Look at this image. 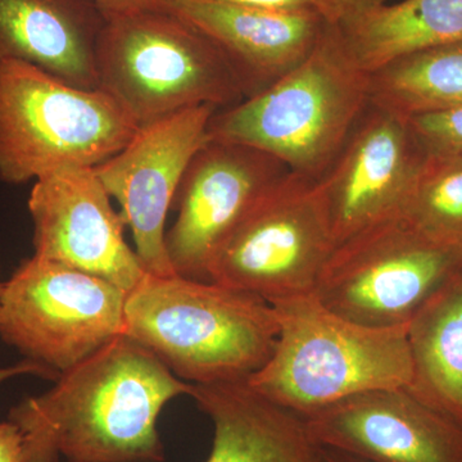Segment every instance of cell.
<instances>
[{
	"mask_svg": "<svg viewBox=\"0 0 462 462\" xmlns=\"http://www.w3.org/2000/svg\"><path fill=\"white\" fill-rule=\"evenodd\" d=\"M193 384L173 375L127 336H120L8 419L23 430L32 462H165L157 422L170 401Z\"/></svg>",
	"mask_w": 462,
	"mask_h": 462,
	"instance_id": "obj_1",
	"label": "cell"
},
{
	"mask_svg": "<svg viewBox=\"0 0 462 462\" xmlns=\"http://www.w3.org/2000/svg\"><path fill=\"white\" fill-rule=\"evenodd\" d=\"M124 336L190 384L243 382L272 357L275 310L254 294L184 276L147 275L127 293Z\"/></svg>",
	"mask_w": 462,
	"mask_h": 462,
	"instance_id": "obj_2",
	"label": "cell"
},
{
	"mask_svg": "<svg viewBox=\"0 0 462 462\" xmlns=\"http://www.w3.org/2000/svg\"><path fill=\"white\" fill-rule=\"evenodd\" d=\"M272 306L278 342L247 383L273 402L305 418L356 394L411 383L407 325L367 327L330 311L315 294Z\"/></svg>",
	"mask_w": 462,
	"mask_h": 462,
	"instance_id": "obj_3",
	"label": "cell"
},
{
	"mask_svg": "<svg viewBox=\"0 0 462 462\" xmlns=\"http://www.w3.org/2000/svg\"><path fill=\"white\" fill-rule=\"evenodd\" d=\"M369 102V75L352 62L331 21L297 69L256 96L215 111L208 135L260 149L291 172L318 180Z\"/></svg>",
	"mask_w": 462,
	"mask_h": 462,
	"instance_id": "obj_4",
	"label": "cell"
},
{
	"mask_svg": "<svg viewBox=\"0 0 462 462\" xmlns=\"http://www.w3.org/2000/svg\"><path fill=\"white\" fill-rule=\"evenodd\" d=\"M98 89L141 127L199 107L245 99L220 48L163 7L108 16L97 48Z\"/></svg>",
	"mask_w": 462,
	"mask_h": 462,
	"instance_id": "obj_5",
	"label": "cell"
},
{
	"mask_svg": "<svg viewBox=\"0 0 462 462\" xmlns=\"http://www.w3.org/2000/svg\"><path fill=\"white\" fill-rule=\"evenodd\" d=\"M138 126L108 94L38 67L0 60V180L36 181L65 167H97Z\"/></svg>",
	"mask_w": 462,
	"mask_h": 462,
	"instance_id": "obj_6",
	"label": "cell"
},
{
	"mask_svg": "<svg viewBox=\"0 0 462 462\" xmlns=\"http://www.w3.org/2000/svg\"><path fill=\"white\" fill-rule=\"evenodd\" d=\"M336 247L315 179L288 172L216 252L208 281L270 305L314 294Z\"/></svg>",
	"mask_w": 462,
	"mask_h": 462,
	"instance_id": "obj_7",
	"label": "cell"
},
{
	"mask_svg": "<svg viewBox=\"0 0 462 462\" xmlns=\"http://www.w3.org/2000/svg\"><path fill=\"white\" fill-rule=\"evenodd\" d=\"M126 298L105 279L33 254L3 282L0 338L60 376L124 336Z\"/></svg>",
	"mask_w": 462,
	"mask_h": 462,
	"instance_id": "obj_8",
	"label": "cell"
},
{
	"mask_svg": "<svg viewBox=\"0 0 462 462\" xmlns=\"http://www.w3.org/2000/svg\"><path fill=\"white\" fill-rule=\"evenodd\" d=\"M461 264L462 248L430 242L398 214L337 245L314 294L348 320L404 327Z\"/></svg>",
	"mask_w": 462,
	"mask_h": 462,
	"instance_id": "obj_9",
	"label": "cell"
},
{
	"mask_svg": "<svg viewBox=\"0 0 462 462\" xmlns=\"http://www.w3.org/2000/svg\"><path fill=\"white\" fill-rule=\"evenodd\" d=\"M288 172L282 161L260 149L209 139L191 158L173 199L178 215L165 234L173 272L209 282L217 249Z\"/></svg>",
	"mask_w": 462,
	"mask_h": 462,
	"instance_id": "obj_10",
	"label": "cell"
},
{
	"mask_svg": "<svg viewBox=\"0 0 462 462\" xmlns=\"http://www.w3.org/2000/svg\"><path fill=\"white\" fill-rule=\"evenodd\" d=\"M215 111L199 106L138 127L118 153L94 167L120 205L148 275H175L166 251V218L191 158L209 141Z\"/></svg>",
	"mask_w": 462,
	"mask_h": 462,
	"instance_id": "obj_11",
	"label": "cell"
},
{
	"mask_svg": "<svg viewBox=\"0 0 462 462\" xmlns=\"http://www.w3.org/2000/svg\"><path fill=\"white\" fill-rule=\"evenodd\" d=\"M111 199L94 167H65L33 181L27 203L33 254L130 293L148 273L125 240L126 223Z\"/></svg>",
	"mask_w": 462,
	"mask_h": 462,
	"instance_id": "obj_12",
	"label": "cell"
},
{
	"mask_svg": "<svg viewBox=\"0 0 462 462\" xmlns=\"http://www.w3.org/2000/svg\"><path fill=\"white\" fill-rule=\"evenodd\" d=\"M425 158L409 118L369 102L316 180L336 245L400 214Z\"/></svg>",
	"mask_w": 462,
	"mask_h": 462,
	"instance_id": "obj_13",
	"label": "cell"
},
{
	"mask_svg": "<svg viewBox=\"0 0 462 462\" xmlns=\"http://www.w3.org/2000/svg\"><path fill=\"white\" fill-rule=\"evenodd\" d=\"M322 448L364 462H462V424L407 388H382L305 416Z\"/></svg>",
	"mask_w": 462,
	"mask_h": 462,
	"instance_id": "obj_14",
	"label": "cell"
},
{
	"mask_svg": "<svg viewBox=\"0 0 462 462\" xmlns=\"http://www.w3.org/2000/svg\"><path fill=\"white\" fill-rule=\"evenodd\" d=\"M160 7L187 20L220 48L245 99L305 62L331 23L316 11L245 7L209 0H160Z\"/></svg>",
	"mask_w": 462,
	"mask_h": 462,
	"instance_id": "obj_15",
	"label": "cell"
},
{
	"mask_svg": "<svg viewBox=\"0 0 462 462\" xmlns=\"http://www.w3.org/2000/svg\"><path fill=\"white\" fill-rule=\"evenodd\" d=\"M106 21L96 0H0V60L98 89L97 48Z\"/></svg>",
	"mask_w": 462,
	"mask_h": 462,
	"instance_id": "obj_16",
	"label": "cell"
},
{
	"mask_svg": "<svg viewBox=\"0 0 462 462\" xmlns=\"http://www.w3.org/2000/svg\"><path fill=\"white\" fill-rule=\"evenodd\" d=\"M190 397L211 419L206 462H324V448L305 419L243 382L193 384Z\"/></svg>",
	"mask_w": 462,
	"mask_h": 462,
	"instance_id": "obj_17",
	"label": "cell"
},
{
	"mask_svg": "<svg viewBox=\"0 0 462 462\" xmlns=\"http://www.w3.org/2000/svg\"><path fill=\"white\" fill-rule=\"evenodd\" d=\"M336 26L352 62L372 74L398 58L462 42V0H403Z\"/></svg>",
	"mask_w": 462,
	"mask_h": 462,
	"instance_id": "obj_18",
	"label": "cell"
},
{
	"mask_svg": "<svg viewBox=\"0 0 462 462\" xmlns=\"http://www.w3.org/2000/svg\"><path fill=\"white\" fill-rule=\"evenodd\" d=\"M410 392L462 424V264L407 324Z\"/></svg>",
	"mask_w": 462,
	"mask_h": 462,
	"instance_id": "obj_19",
	"label": "cell"
},
{
	"mask_svg": "<svg viewBox=\"0 0 462 462\" xmlns=\"http://www.w3.org/2000/svg\"><path fill=\"white\" fill-rule=\"evenodd\" d=\"M369 75V100L406 118L462 107V42L380 67Z\"/></svg>",
	"mask_w": 462,
	"mask_h": 462,
	"instance_id": "obj_20",
	"label": "cell"
},
{
	"mask_svg": "<svg viewBox=\"0 0 462 462\" xmlns=\"http://www.w3.org/2000/svg\"><path fill=\"white\" fill-rule=\"evenodd\" d=\"M400 215L430 242L462 248V156L427 154Z\"/></svg>",
	"mask_w": 462,
	"mask_h": 462,
	"instance_id": "obj_21",
	"label": "cell"
},
{
	"mask_svg": "<svg viewBox=\"0 0 462 462\" xmlns=\"http://www.w3.org/2000/svg\"><path fill=\"white\" fill-rule=\"evenodd\" d=\"M425 153L462 156V107L409 118Z\"/></svg>",
	"mask_w": 462,
	"mask_h": 462,
	"instance_id": "obj_22",
	"label": "cell"
},
{
	"mask_svg": "<svg viewBox=\"0 0 462 462\" xmlns=\"http://www.w3.org/2000/svg\"><path fill=\"white\" fill-rule=\"evenodd\" d=\"M209 2L227 3L245 7L282 9V11H316L325 14L336 23V14L327 0H209Z\"/></svg>",
	"mask_w": 462,
	"mask_h": 462,
	"instance_id": "obj_23",
	"label": "cell"
},
{
	"mask_svg": "<svg viewBox=\"0 0 462 462\" xmlns=\"http://www.w3.org/2000/svg\"><path fill=\"white\" fill-rule=\"evenodd\" d=\"M0 462H32L25 436L14 421H0Z\"/></svg>",
	"mask_w": 462,
	"mask_h": 462,
	"instance_id": "obj_24",
	"label": "cell"
},
{
	"mask_svg": "<svg viewBox=\"0 0 462 462\" xmlns=\"http://www.w3.org/2000/svg\"><path fill=\"white\" fill-rule=\"evenodd\" d=\"M23 375L41 376V378L51 380L58 378L57 374L51 372L48 367L30 360H23L21 363L11 365V366H0V385L9 379Z\"/></svg>",
	"mask_w": 462,
	"mask_h": 462,
	"instance_id": "obj_25",
	"label": "cell"
},
{
	"mask_svg": "<svg viewBox=\"0 0 462 462\" xmlns=\"http://www.w3.org/2000/svg\"><path fill=\"white\" fill-rule=\"evenodd\" d=\"M327 2L333 8L337 21H339L387 5L388 0H327Z\"/></svg>",
	"mask_w": 462,
	"mask_h": 462,
	"instance_id": "obj_26",
	"label": "cell"
},
{
	"mask_svg": "<svg viewBox=\"0 0 462 462\" xmlns=\"http://www.w3.org/2000/svg\"><path fill=\"white\" fill-rule=\"evenodd\" d=\"M106 17L160 7V0H96Z\"/></svg>",
	"mask_w": 462,
	"mask_h": 462,
	"instance_id": "obj_27",
	"label": "cell"
},
{
	"mask_svg": "<svg viewBox=\"0 0 462 462\" xmlns=\"http://www.w3.org/2000/svg\"><path fill=\"white\" fill-rule=\"evenodd\" d=\"M324 462H364L358 458L352 457V456L340 454V452L330 451V449L324 448Z\"/></svg>",
	"mask_w": 462,
	"mask_h": 462,
	"instance_id": "obj_28",
	"label": "cell"
},
{
	"mask_svg": "<svg viewBox=\"0 0 462 462\" xmlns=\"http://www.w3.org/2000/svg\"><path fill=\"white\" fill-rule=\"evenodd\" d=\"M0 276H2V266H0ZM3 282H2V279H0V296H2Z\"/></svg>",
	"mask_w": 462,
	"mask_h": 462,
	"instance_id": "obj_29",
	"label": "cell"
}]
</instances>
